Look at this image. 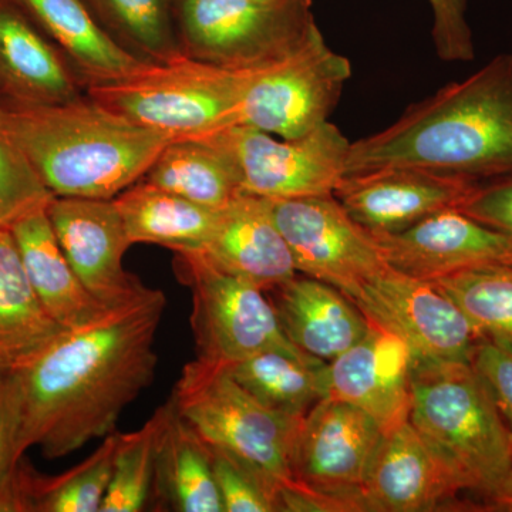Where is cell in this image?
Returning <instances> with one entry per match:
<instances>
[{
  "instance_id": "1",
  "label": "cell",
  "mask_w": 512,
  "mask_h": 512,
  "mask_svg": "<svg viewBox=\"0 0 512 512\" xmlns=\"http://www.w3.org/2000/svg\"><path fill=\"white\" fill-rule=\"evenodd\" d=\"M165 305L160 289L144 288L9 366L20 457L35 446L47 458L69 456L113 433L156 375Z\"/></svg>"
},
{
  "instance_id": "2",
  "label": "cell",
  "mask_w": 512,
  "mask_h": 512,
  "mask_svg": "<svg viewBox=\"0 0 512 512\" xmlns=\"http://www.w3.org/2000/svg\"><path fill=\"white\" fill-rule=\"evenodd\" d=\"M387 168L476 181L512 174V52L410 104L389 127L350 144L346 175Z\"/></svg>"
},
{
  "instance_id": "3",
  "label": "cell",
  "mask_w": 512,
  "mask_h": 512,
  "mask_svg": "<svg viewBox=\"0 0 512 512\" xmlns=\"http://www.w3.org/2000/svg\"><path fill=\"white\" fill-rule=\"evenodd\" d=\"M0 131L23 151L55 197L113 200L138 183L177 137L133 123L89 96L0 110Z\"/></svg>"
},
{
  "instance_id": "4",
  "label": "cell",
  "mask_w": 512,
  "mask_h": 512,
  "mask_svg": "<svg viewBox=\"0 0 512 512\" xmlns=\"http://www.w3.org/2000/svg\"><path fill=\"white\" fill-rule=\"evenodd\" d=\"M409 421L484 510L510 473L512 433L487 384L466 362H410Z\"/></svg>"
},
{
  "instance_id": "5",
  "label": "cell",
  "mask_w": 512,
  "mask_h": 512,
  "mask_svg": "<svg viewBox=\"0 0 512 512\" xmlns=\"http://www.w3.org/2000/svg\"><path fill=\"white\" fill-rule=\"evenodd\" d=\"M177 412L205 443L254 468L278 494L303 490L293 473L303 417L271 409L239 386L221 366L194 360L173 397Z\"/></svg>"
},
{
  "instance_id": "6",
  "label": "cell",
  "mask_w": 512,
  "mask_h": 512,
  "mask_svg": "<svg viewBox=\"0 0 512 512\" xmlns=\"http://www.w3.org/2000/svg\"><path fill=\"white\" fill-rule=\"evenodd\" d=\"M251 74L184 56L87 87L86 93L140 126L177 138H200L234 126Z\"/></svg>"
},
{
  "instance_id": "7",
  "label": "cell",
  "mask_w": 512,
  "mask_h": 512,
  "mask_svg": "<svg viewBox=\"0 0 512 512\" xmlns=\"http://www.w3.org/2000/svg\"><path fill=\"white\" fill-rule=\"evenodd\" d=\"M313 0H174L183 55L255 70L298 52L319 29Z\"/></svg>"
},
{
  "instance_id": "8",
  "label": "cell",
  "mask_w": 512,
  "mask_h": 512,
  "mask_svg": "<svg viewBox=\"0 0 512 512\" xmlns=\"http://www.w3.org/2000/svg\"><path fill=\"white\" fill-rule=\"evenodd\" d=\"M178 281L190 289L197 359L227 366L266 349L291 348L268 293L222 271L201 252H175Z\"/></svg>"
},
{
  "instance_id": "9",
  "label": "cell",
  "mask_w": 512,
  "mask_h": 512,
  "mask_svg": "<svg viewBox=\"0 0 512 512\" xmlns=\"http://www.w3.org/2000/svg\"><path fill=\"white\" fill-rule=\"evenodd\" d=\"M200 138L234 160L242 191L268 200L335 195L346 177L352 144L330 120L292 140H278L245 126L227 127Z\"/></svg>"
},
{
  "instance_id": "10",
  "label": "cell",
  "mask_w": 512,
  "mask_h": 512,
  "mask_svg": "<svg viewBox=\"0 0 512 512\" xmlns=\"http://www.w3.org/2000/svg\"><path fill=\"white\" fill-rule=\"evenodd\" d=\"M352 76L348 57L330 49L320 29L293 55L252 70L234 126L292 140L326 121Z\"/></svg>"
},
{
  "instance_id": "11",
  "label": "cell",
  "mask_w": 512,
  "mask_h": 512,
  "mask_svg": "<svg viewBox=\"0 0 512 512\" xmlns=\"http://www.w3.org/2000/svg\"><path fill=\"white\" fill-rule=\"evenodd\" d=\"M350 301L370 325L399 339L412 359L470 363L480 340L439 286L392 266L360 286Z\"/></svg>"
},
{
  "instance_id": "12",
  "label": "cell",
  "mask_w": 512,
  "mask_h": 512,
  "mask_svg": "<svg viewBox=\"0 0 512 512\" xmlns=\"http://www.w3.org/2000/svg\"><path fill=\"white\" fill-rule=\"evenodd\" d=\"M384 431L352 404L325 397L303 417L293 473L333 512L363 511L362 491Z\"/></svg>"
},
{
  "instance_id": "13",
  "label": "cell",
  "mask_w": 512,
  "mask_h": 512,
  "mask_svg": "<svg viewBox=\"0 0 512 512\" xmlns=\"http://www.w3.org/2000/svg\"><path fill=\"white\" fill-rule=\"evenodd\" d=\"M271 208L298 274L335 286L350 299L389 266L376 238L335 195L271 200Z\"/></svg>"
},
{
  "instance_id": "14",
  "label": "cell",
  "mask_w": 512,
  "mask_h": 512,
  "mask_svg": "<svg viewBox=\"0 0 512 512\" xmlns=\"http://www.w3.org/2000/svg\"><path fill=\"white\" fill-rule=\"evenodd\" d=\"M46 211L67 261L101 305H120L146 288L124 269L131 242L114 200L55 197Z\"/></svg>"
},
{
  "instance_id": "15",
  "label": "cell",
  "mask_w": 512,
  "mask_h": 512,
  "mask_svg": "<svg viewBox=\"0 0 512 512\" xmlns=\"http://www.w3.org/2000/svg\"><path fill=\"white\" fill-rule=\"evenodd\" d=\"M476 180L416 168L346 175L335 197L373 237L393 235L460 207Z\"/></svg>"
},
{
  "instance_id": "16",
  "label": "cell",
  "mask_w": 512,
  "mask_h": 512,
  "mask_svg": "<svg viewBox=\"0 0 512 512\" xmlns=\"http://www.w3.org/2000/svg\"><path fill=\"white\" fill-rule=\"evenodd\" d=\"M375 238L387 265L426 281L477 266H512V235L457 208L437 212L397 234Z\"/></svg>"
},
{
  "instance_id": "17",
  "label": "cell",
  "mask_w": 512,
  "mask_h": 512,
  "mask_svg": "<svg viewBox=\"0 0 512 512\" xmlns=\"http://www.w3.org/2000/svg\"><path fill=\"white\" fill-rule=\"evenodd\" d=\"M84 86L56 43L18 0H0V104L57 106L83 97Z\"/></svg>"
},
{
  "instance_id": "18",
  "label": "cell",
  "mask_w": 512,
  "mask_h": 512,
  "mask_svg": "<svg viewBox=\"0 0 512 512\" xmlns=\"http://www.w3.org/2000/svg\"><path fill=\"white\" fill-rule=\"evenodd\" d=\"M464 494L409 420L384 431L363 485V511L443 510Z\"/></svg>"
},
{
  "instance_id": "19",
  "label": "cell",
  "mask_w": 512,
  "mask_h": 512,
  "mask_svg": "<svg viewBox=\"0 0 512 512\" xmlns=\"http://www.w3.org/2000/svg\"><path fill=\"white\" fill-rule=\"evenodd\" d=\"M409 350L399 339L370 325L365 338L330 360L328 397L352 404L387 431L409 420Z\"/></svg>"
},
{
  "instance_id": "20",
  "label": "cell",
  "mask_w": 512,
  "mask_h": 512,
  "mask_svg": "<svg viewBox=\"0 0 512 512\" xmlns=\"http://www.w3.org/2000/svg\"><path fill=\"white\" fill-rule=\"evenodd\" d=\"M201 254L222 271L266 293L298 275L291 249L272 214L271 200L247 192L222 208Z\"/></svg>"
},
{
  "instance_id": "21",
  "label": "cell",
  "mask_w": 512,
  "mask_h": 512,
  "mask_svg": "<svg viewBox=\"0 0 512 512\" xmlns=\"http://www.w3.org/2000/svg\"><path fill=\"white\" fill-rule=\"evenodd\" d=\"M281 328L291 343L330 362L365 338V313L335 286L302 274L268 292Z\"/></svg>"
},
{
  "instance_id": "22",
  "label": "cell",
  "mask_w": 512,
  "mask_h": 512,
  "mask_svg": "<svg viewBox=\"0 0 512 512\" xmlns=\"http://www.w3.org/2000/svg\"><path fill=\"white\" fill-rule=\"evenodd\" d=\"M10 232L37 298L63 329L83 325L107 309L87 291L73 271L46 210L22 218Z\"/></svg>"
},
{
  "instance_id": "23",
  "label": "cell",
  "mask_w": 512,
  "mask_h": 512,
  "mask_svg": "<svg viewBox=\"0 0 512 512\" xmlns=\"http://www.w3.org/2000/svg\"><path fill=\"white\" fill-rule=\"evenodd\" d=\"M72 64L84 90L140 72V62L97 25L83 0H18Z\"/></svg>"
},
{
  "instance_id": "24",
  "label": "cell",
  "mask_w": 512,
  "mask_h": 512,
  "mask_svg": "<svg viewBox=\"0 0 512 512\" xmlns=\"http://www.w3.org/2000/svg\"><path fill=\"white\" fill-rule=\"evenodd\" d=\"M113 200L131 245L154 244L174 252L204 251L221 211L202 207L141 180Z\"/></svg>"
},
{
  "instance_id": "25",
  "label": "cell",
  "mask_w": 512,
  "mask_h": 512,
  "mask_svg": "<svg viewBox=\"0 0 512 512\" xmlns=\"http://www.w3.org/2000/svg\"><path fill=\"white\" fill-rule=\"evenodd\" d=\"M158 439L153 490L171 510L224 512L212 471L210 447L170 399Z\"/></svg>"
},
{
  "instance_id": "26",
  "label": "cell",
  "mask_w": 512,
  "mask_h": 512,
  "mask_svg": "<svg viewBox=\"0 0 512 512\" xmlns=\"http://www.w3.org/2000/svg\"><path fill=\"white\" fill-rule=\"evenodd\" d=\"M329 362L291 348L266 349L221 366L256 400L278 412L305 417L328 397Z\"/></svg>"
},
{
  "instance_id": "27",
  "label": "cell",
  "mask_w": 512,
  "mask_h": 512,
  "mask_svg": "<svg viewBox=\"0 0 512 512\" xmlns=\"http://www.w3.org/2000/svg\"><path fill=\"white\" fill-rule=\"evenodd\" d=\"M141 181L211 210H222L244 192L234 160L202 138L168 144Z\"/></svg>"
},
{
  "instance_id": "28",
  "label": "cell",
  "mask_w": 512,
  "mask_h": 512,
  "mask_svg": "<svg viewBox=\"0 0 512 512\" xmlns=\"http://www.w3.org/2000/svg\"><path fill=\"white\" fill-rule=\"evenodd\" d=\"M62 330L37 298L12 232L0 228V356L12 366Z\"/></svg>"
},
{
  "instance_id": "29",
  "label": "cell",
  "mask_w": 512,
  "mask_h": 512,
  "mask_svg": "<svg viewBox=\"0 0 512 512\" xmlns=\"http://www.w3.org/2000/svg\"><path fill=\"white\" fill-rule=\"evenodd\" d=\"M103 32L140 62L163 64L184 57L174 0H83Z\"/></svg>"
},
{
  "instance_id": "30",
  "label": "cell",
  "mask_w": 512,
  "mask_h": 512,
  "mask_svg": "<svg viewBox=\"0 0 512 512\" xmlns=\"http://www.w3.org/2000/svg\"><path fill=\"white\" fill-rule=\"evenodd\" d=\"M119 434H109L79 466L62 476L42 477L23 467V512L100 511L111 474Z\"/></svg>"
},
{
  "instance_id": "31",
  "label": "cell",
  "mask_w": 512,
  "mask_h": 512,
  "mask_svg": "<svg viewBox=\"0 0 512 512\" xmlns=\"http://www.w3.org/2000/svg\"><path fill=\"white\" fill-rule=\"evenodd\" d=\"M480 339L512 349V266L463 269L434 279Z\"/></svg>"
},
{
  "instance_id": "32",
  "label": "cell",
  "mask_w": 512,
  "mask_h": 512,
  "mask_svg": "<svg viewBox=\"0 0 512 512\" xmlns=\"http://www.w3.org/2000/svg\"><path fill=\"white\" fill-rule=\"evenodd\" d=\"M168 404L161 406L140 430L119 434L113 458V474L101 512H138L143 510L151 490L158 439L163 430Z\"/></svg>"
},
{
  "instance_id": "33",
  "label": "cell",
  "mask_w": 512,
  "mask_h": 512,
  "mask_svg": "<svg viewBox=\"0 0 512 512\" xmlns=\"http://www.w3.org/2000/svg\"><path fill=\"white\" fill-rule=\"evenodd\" d=\"M53 198L28 157L0 131V228L46 210Z\"/></svg>"
},
{
  "instance_id": "34",
  "label": "cell",
  "mask_w": 512,
  "mask_h": 512,
  "mask_svg": "<svg viewBox=\"0 0 512 512\" xmlns=\"http://www.w3.org/2000/svg\"><path fill=\"white\" fill-rule=\"evenodd\" d=\"M208 447L224 512L279 511L278 494L254 468L228 451Z\"/></svg>"
},
{
  "instance_id": "35",
  "label": "cell",
  "mask_w": 512,
  "mask_h": 512,
  "mask_svg": "<svg viewBox=\"0 0 512 512\" xmlns=\"http://www.w3.org/2000/svg\"><path fill=\"white\" fill-rule=\"evenodd\" d=\"M8 369L0 367V512H23V466L16 447L18 424Z\"/></svg>"
},
{
  "instance_id": "36",
  "label": "cell",
  "mask_w": 512,
  "mask_h": 512,
  "mask_svg": "<svg viewBox=\"0 0 512 512\" xmlns=\"http://www.w3.org/2000/svg\"><path fill=\"white\" fill-rule=\"evenodd\" d=\"M433 13L434 47L443 62L466 63L476 57L473 32L468 23V0H429Z\"/></svg>"
},
{
  "instance_id": "37",
  "label": "cell",
  "mask_w": 512,
  "mask_h": 512,
  "mask_svg": "<svg viewBox=\"0 0 512 512\" xmlns=\"http://www.w3.org/2000/svg\"><path fill=\"white\" fill-rule=\"evenodd\" d=\"M457 210L512 235V174L477 181Z\"/></svg>"
},
{
  "instance_id": "38",
  "label": "cell",
  "mask_w": 512,
  "mask_h": 512,
  "mask_svg": "<svg viewBox=\"0 0 512 512\" xmlns=\"http://www.w3.org/2000/svg\"><path fill=\"white\" fill-rule=\"evenodd\" d=\"M470 365L487 384L495 406L512 433V349L480 339Z\"/></svg>"
},
{
  "instance_id": "39",
  "label": "cell",
  "mask_w": 512,
  "mask_h": 512,
  "mask_svg": "<svg viewBox=\"0 0 512 512\" xmlns=\"http://www.w3.org/2000/svg\"><path fill=\"white\" fill-rule=\"evenodd\" d=\"M484 510L512 512V463L510 473L505 478L503 485L491 498L490 503L485 505Z\"/></svg>"
},
{
  "instance_id": "40",
  "label": "cell",
  "mask_w": 512,
  "mask_h": 512,
  "mask_svg": "<svg viewBox=\"0 0 512 512\" xmlns=\"http://www.w3.org/2000/svg\"><path fill=\"white\" fill-rule=\"evenodd\" d=\"M10 366L9 360H6L5 357L0 356V367Z\"/></svg>"
},
{
  "instance_id": "41",
  "label": "cell",
  "mask_w": 512,
  "mask_h": 512,
  "mask_svg": "<svg viewBox=\"0 0 512 512\" xmlns=\"http://www.w3.org/2000/svg\"><path fill=\"white\" fill-rule=\"evenodd\" d=\"M0 110H2V104H0Z\"/></svg>"
}]
</instances>
